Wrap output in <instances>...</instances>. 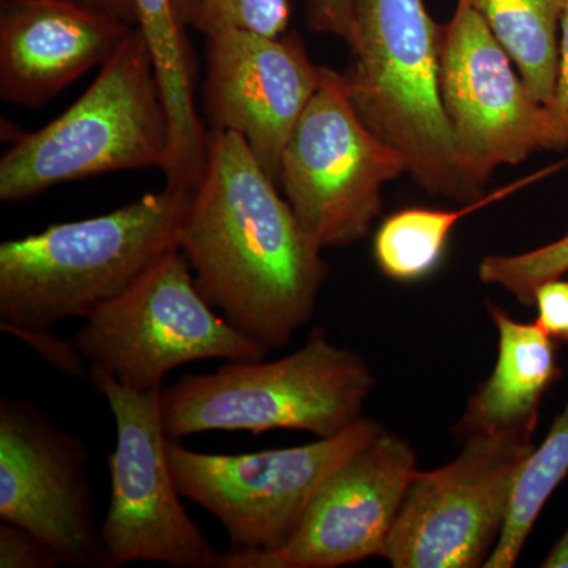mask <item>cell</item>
<instances>
[{"mask_svg":"<svg viewBox=\"0 0 568 568\" xmlns=\"http://www.w3.org/2000/svg\"><path fill=\"white\" fill-rule=\"evenodd\" d=\"M179 250L205 301L264 354L312 321L328 264L246 142L209 132Z\"/></svg>","mask_w":568,"mask_h":568,"instance_id":"1","label":"cell"},{"mask_svg":"<svg viewBox=\"0 0 568 568\" xmlns=\"http://www.w3.org/2000/svg\"><path fill=\"white\" fill-rule=\"evenodd\" d=\"M190 200L164 185L104 215L2 242V331L52 332L63 320L91 317L179 248Z\"/></svg>","mask_w":568,"mask_h":568,"instance_id":"2","label":"cell"},{"mask_svg":"<svg viewBox=\"0 0 568 568\" xmlns=\"http://www.w3.org/2000/svg\"><path fill=\"white\" fill-rule=\"evenodd\" d=\"M440 32L425 0H355L354 65L345 74L362 121L403 156L413 181L467 204L485 193L463 173L444 112Z\"/></svg>","mask_w":568,"mask_h":568,"instance_id":"3","label":"cell"},{"mask_svg":"<svg viewBox=\"0 0 568 568\" xmlns=\"http://www.w3.org/2000/svg\"><path fill=\"white\" fill-rule=\"evenodd\" d=\"M170 119L138 26L69 110L18 134L0 159V200L24 203L52 186L121 171L166 170Z\"/></svg>","mask_w":568,"mask_h":568,"instance_id":"4","label":"cell"},{"mask_svg":"<svg viewBox=\"0 0 568 568\" xmlns=\"http://www.w3.org/2000/svg\"><path fill=\"white\" fill-rule=\"evenodd\" d=\"M375 386L364 358L334 345L320 327L278 361L226 362L163 388L164 432L168 439L182 440L205 432L297 429L325 439L364 417Z\"/></svg>","mask_w":568,"mask_h":568,"instance_id":"5","label":"cell"},{"mask_svg":"<svg viewBox=\"0 0 568 568\" xmlns=\"http://www.w3.org/2000/svg\"><path fill=\"white\" fill-rule=\"evenodd\" d=\"M403 174V156L355 110L346 74L321 67L320 88L287 140L280 174L306 237L323 252L362 241L383 207V186Z\"/></svg>","mask_w":568,"mask_h":568,"instance_id":"6","label":"cell"},{"mask_svg":"<svg viewBox=\"0 0 568 568\" xmlns=\"http://www.w3.org/2000/svg\"><path fill=\"white\" fill-rule=\"evenodd\" d=\"M74 346L91 373H104L138 392L163 388L171 369L193 362L261 361L267 355L216 315L179 248L88 317Z\"/></svg>","mask_w":568,"mask_h":568,"instance_id":"7","label":"cell"},{"mask_svg":"<svg viewBox=\"0 0 568 568\" xmlns=\"http://www.w3.org/2000/svg\"><path fill=\"white\" fill-rule=\"evenodd\" d=\"M383 429L362 417L334 437L242 455L203 454L170 440L168 459L181 495L222 523L226 552L261 555L294 537L325 480Z\"/></svg>","mask_w":568,"mask_h":568,"instance_id":"8","label":"cell"},{"mask_svg":"<svg viewBox=\"0 0 568 568\" xmlns=\"http://www.w3.org/2000/svg\"><path fill=\"white\" fill-rule=\"evenodd\" d=\"M115 420L110 455L111 499L100 526L104 568L136 562L220 568L222 555L194 525L171 473L162 392H138L91 373Z\"/></svg>","mask_w":568,"mask_h":568,"instance_id":"9","label":"cell"},{"mask_svg":"<svg viewBox=\"0 0 568 568\" xmlns=\"http://www.w3.org/2000/svg\"><path fill=\"white\" fill-rule=\"evenodd\" d=\"M454 462L417 470L388 537L395 568H478L506 523L511 491L532 440L476 436Z\"/></svg>","mask_w":568,"mask_h":568,"instance_id":"10","label":"cell"},{"mask_svg":"<svg viewBox=\"0 0 568 568\" xmlns=\"http://www.w3.org/2000/svg\"><path fill=\"white\" fill-rule=\"evenodd\" d=\"M439 92L463 173L478 192H488L497 168L541 151L544 104L465 0L440 32Z\"/></svg>","mask_w":568,"mask_h":568,"instance_id":"11","label":"cell"},{"mask_svg":"<svg viewBox=\"0 0 568 568\" xmlns=\"http://www.w3.org/2000/svg\"><path fill=\"white\" fill-rule=\"evenodd\" d=\"M88 448L28 399H0V521L28 529L62 566L104 568Z\"/></svg>","mask_w":568,"mask_h":568,"instance_id":"12","label":"cell"},{"mask_svg":"<svg viewBox=\"0 0 568 568\" xmlns=\"http://www.w3.org/2000/svg\"><path fill=\"white\" fill-rule=\"evenodd\" d=\"M417 470L414 448L384 428L325 480L284 547L261 555L223 552L220 568H338L384 558Z\"/></svg>","mask_w":568,"mask_h":568,"instance_id":"13","label":"cell"},{"mask_svg":"<svg viewBox=\"0 0 568 568\" xmlns=\"http://www.w3.org/2000/svg\"><path fill=\"white\" fill-rule=\"evenodd\" d=\"M205 39L209 132L239 134L280 189L284 148L320 88L321 67L297 32L267 37L230 29Z\"/></svg>","mask_w":568,"mask_h":568,"instance_id":"14","label":"cell"},{"mask_svg":"<svg viewBox=\"0 0 568 568\" xmlns=\"http://www.w3.org/2000/svg\"><path fill=\"white\" fill-rule=\"evenodd\" d=\"M134 26L81 0H2L0 97L39 110L121 48Z\"/></svg>","mask_w":568,"mask_h":568,"instance_id":"15","label":"cell"},{"mask_svg":"<svg viewBox=\"0 0 568 568\" xmlns=\"http://www.w3.org/2000/svg\"><path fill=\"white\" fill-rule=\"evenodd\" d=\"M497 331V357L491 376L467 402L455 433L462 440L507 436L532 440L545 395L562 376L556 342L537 323L514 320L487 301Z\"/></svg>","mask_w":568,"mask_h":568,"instance_id":"16","label":"cell"},{"mask_svg":"<svg viewBox=\"0 0 568 568\" xmlns=\"http://www.w3.org/2000/svg\"><path fill=\"white\" fill-rule=\"evenodd\" d=\"M552 171L555 166L507 183L485 193L480 200L462 204L459 209L410 207L394 213L376 231L373 256L377 267L395 282H420L436 271L446 252L448 239L465 216L506 200Z\"/></svg>","mask_w":568,"mask_h":568,"instance_id":"17","label":"cell"},{"mask_svg":"<svg viewBox=\"0 0 568 568\" xmlns=\"http://www.w3.org/2000/svg\"><path fill=\"white\" fill-rule=\"evenodd\" d=\"M507 51L526 88L547 104L558 80L560 21L567 0H465Z\"/></svg>","mask_w":568,"mask_h":568,"instance_id":"18","label":"cell"},{"mask_svg":"<svg viewBox=\"0 0 568 568\" xmlns=\"http://www.w3.org/2000/svg\"><path fill=\"white\" fill-rule=\"evenodd\" d=\"M568 474V403L519 469L506 523L485 568H514L545 504Z\"/></svg>","mask_w":568,"mask_h":568,"instance_id":"19","label":"cell"},{"mask_svg":"<svg viewBox=\"0 0 568 568\" xmlns=\"http://www.w3.org/2000/svg\"><path fill=\"white\" fill-rule=\"evenodd\" d=\"M568 274V230L547 245L517 254H489L477 267L478 280L514 295L519 304L534 305L541 283Z\"/></svg>","mask_w":568,"mask_h":568,"instance_id":"20","label":"cell"},{"mask_svg":"<svg viewBox=\"0 0 568 568\" xmlns=\"http://www.w3.org/2000/svg\"><path fill=\"white\" fill-rule=\"evenodd\" d=\"M290 20V0H196L192 28L205 37L230 29L280 37Z\"/></svg>","mask_w":568,"mask_h":568,"instance_id":"21","label":"cell"},{"mask_svg":"<svg viewBox=\"0 0 568 568\" xmlns=\"http://www.w3.org/2000/svg\"><path fill=\"white\" fill-rule=\"evenodd\" d=\"M568 149V0L560 21L558 80L551 100L544 106L541 151Z\"/></svg>","mask_w":568,"mask_h":568,"instance_id":"22","label":"cell"},{"mask_svg":"<svg viewBox=\"0 0 568 568\" xmlns=\"http://www.w3.org/2000/svg\"><path fill=\"white\" fill-rule=\"evenodd\" d=\"M55 552L28 529L0 521V568H55Z\"/></svg>","mask_w":568,"mask_h":568,"instance_id":"23","label":"cell"},{"mask_svg":"<svg viewBox=\"0 0 568 568\" xmlns=\"http://www.w3.org/2000/svg\"><path fill=\"white\" fill-rule=\"evenodd\" d=\"M536 323L555 342H568V280H549L534 293Z\"/></svg>","mask_w":568,"mask_h":568,"instance_id":"24","label":"cell"},{"mask_svg":"<svg viewBox=\"0 0 568 568\" xmlns=\"http://www.w3.org/2000/svg\"><path fill=\"white\" fill-rule=\"evenodd\" d=\"M355 0H306L310 31L338 37L351 48L354 40Z\"/></svg>","mask_w":568,"mask_h":568,"instance_id":"25","label":"cell"},{"mask_svg":"<svg viewBox=\"0 0 568 568\" xmlns=\"http://www.w3.org/2000/svg\"><path fill=\"white\" fill-rule=\"evenodd\" d=\"M43 355L59 372L70 376H84V357L74 346V342L58 338L52 332H21L14 335Z\"/></svg>","mask_w":568,"mask_h":568,"instance_id":"26","label":"cell"},{"mask_svg":"<svg viewBox=\"0 0 568 568\" xmlns=\"http://www.w3.org/2000/svg\"><path fill=\"white\" fill-rule=\"evenodd\" d=\"M81 2L89 3L111 17L129 22V24L138 26V10L134 0H81Z\"/></svg>","mask_w":568,"mask_h":568,"instance_id":"27","label":"cell"},{"mask_svg":"<svg viewBox=\"0 0 568 568\" xmlns=\"http://www.w3.org/2000/svg\"><path fill=\"white\" fill-rule=\"evenodd\" d=\"M544 568H568V528L558 544L552 547L547 559L541 564Z\"/></svg>","mask_w":568,"mask_h":568,"instance_id":"28","label":"cell"},{"mask_svg":"<svg viewBox=\"0 0 568 568\" xmlns=\"http://www.w3.org/2000/svg\"><path fill=\"white\" fill-rule=\"evenodd\" d=\"M175 14L183 28H192L194 10H196V0H173Z\"/></svg>","mask_w":568,"mask_h":568,"instance_id":"29","label":"cell"}]
</instances>
